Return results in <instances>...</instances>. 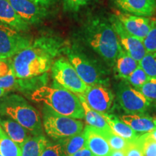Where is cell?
I'll use <instances>...</instances> for the list:
<instances>
[{
  "mask_svg": "<svg viewBox=\"0 0 156 156\" xmlns=\"http://www.w3.org/2000/svg\"><path fill=\"white\" fill-rule=\"evenodd\" d=\"M83 132L87 146L95 156H110L113 150L105 136L98 130L87 125Z\"/></svg>",
  "mask_w": 156,
  "mask_h": 156,
  "instance_id": "obj_15",
  "label": "cell"
},
{
  "mask_svg": "<svg viewBox=\"0 0 156 156\" xmlns=\"http://www.w3.org/2000/svg\"><path fill=\"white\" fill-rule=\"evenodd\" d=\"M147 53H156V20L151 21V28L143 40Z\"/></svg>",
  "mask_w": 156,
  "mask_h": 156,
  "instance_id": "obj_28",
  "label": "cell"
},
{
  "mask_svg": "<svg viewBox=\"0 0 156 156\" xmlns=\"http://www.w3.org/2000/svg\"><path fill=\"white\" fill-rule=\"evenodd\" d=\"M17 77L11 65L10 58L0 61V88L7 90L15 85Z\"/></svg>",
  "mask_w": 156,
  "mask_h": 156,
  "instance_id": "obj_24",
  "label": "cell"
},
{
  "mask_svg": "<svg viewBox=\"0 0 156 156\" xmlns=\"http://www.w3.org/2000/svg\"><path fill=\"white\" fill-rule=\"evenodd\" d=\"M117 99L122 108L128 114L144 113L151 104V101L137 89L125 83L119 85Z\"/></svg>",
  "mask_w": 156,
  "mask_h": 156,
  "instance_id": "obj_9",
  "label": "cell"
},
{
  "mask_svg": "<svg viewBox=\"0 0 156 156\" xmlns=\"http://www.w3.org/2000/svg\"><path fill=\"white\" fill-rule=\"evenodd\" d=\"M48 142L43 134L30 136L20 146L21 156H41Z\"/></svg>",
  "mask_w": 156,
  "mask_h": 156,
  "instance_id": "obj_22",
  "label": "cell"
},
{
  "mask_svg": "<svg viewBox=\"0 0 156 156\" xmlns=\"http://www.w3.org/2000/svg\"><path fill=\"white\" fill-rule=\"evenodd\" d=\"M83 36L87 44L109 63H114L122 46L109 19L94 16L85 22Z\"/></svg>",
  "mask_w": 156,
  "mask_h": 156,
  "instance_id": "obj_2",
  "label": "cell"
},
{
  "mask_svg": "<svg viewBox=\"0 0 156 156\" xmlns=\"http://www.w3.org/2000/svg\"><path fill=\"white\" fill-rule=\"evenodd\" d=\"M139 65L150 77H156V53L146 54Z\"/></svg>",
  "mask_w": 156,
  "mask_h": 156,
  "instance_id": "obj_26",
  "label": "cell"
},
{
  "mask_svg": "<svg viewBox=\"0 0 156 156\" xmlns=\"http://www.w3.org/2000/svg\"><path fill=\"white\" fill-rule=\"evenodd\" d=\"M106 139L108 141L109 145L112 147L113 151H124L126 146H127L129 141L119 136L118 134L111 132L108 135L106 136Z\"/></svg>",
  "mask_w": 156,
  "mask_h": 156,
  "instance_id": "obj_30",
  "label": "cell"
},
{
  "mask_svg": "<svg viewBox=\"0 0 156 156\" xmlns=\"http://www.w3.org/2000/svg\"><path fill=\"white\" fill-rule=\"evenodd\" d=\"M77 95L80 100L82 106L83 107L84 112H85V119L87 125L96 129L106 137V136L108 135L111 132H112V130L107 123L103 114L91 108L87 105L86 101L81 94H77Z\"/></svg>",
  "mask_w": 156,
  "mask_h": 156,
  "instance_id": "obj_17",
  "label": "cell"
},
{
  "mask_svg": "<svg viewBox=\"0 0 156 156\" xmlns=\"http://www.w3.org/2000/svg\"><path fill=\"white\" fill-rule=\"evenodd\" d=\"M0 156H3V155H2V154H1V153H0Z\"/></svg>",
  "mask_w": 156,
  "mask_h": 156,
  "instance_id": "obj_40",
  "label": "cell"
},
{
  "mask_svg": "<svg viewBox=\"0 0 156 156\" xmlns=\"http://www.w3.org/2000/svg\"><path fill=\"white\" fill-rule=\"evenodd\" d=\"M65 48L64 41L58 37L38 38L10 58L15 76L26 80L44 74L51 68L54 58Z\"/></svg>",
  "mask_w": 156,
  "mask_h": 156,
  "instance_id": "obj_1",
  "label": "cell"
},
{
  "mask_svg": "<svg viewBox=\"0 0 156 156\" xmlns=\"http://www.w3.org/2000/svg\"><path fill=\"white\" fill-rule=\"evenodd\" d=\"M42 122L46 133L58 140L83 131L84 124L80 121L58 114L46 106L43 108Z\"/></svg>",
  "mask_w": 156,
  "mask_h": 156,
  "instance_id": "obj_5",
  "label": "cell"
},
{
  "mask_svg": "<svg viewBox=\"0 0 156 156\" xmlns=\"http://www.w3.org/2000/svg\"><path fill=\"white\" fill-rule=\"evenodd\" d=\"M144 156H156V141L148 133L140 136Z\"/></svg>",
  "mask_w": 156,
  "mask_h": 156,
  "instance_id": "obj_29",
  "label": "cell"
},
{
  "mask_svg": "<svg viewBox=\"0 0 156 156\" xmlns=\"http://www.w3.org/2000/svg\"><path fill=\"white\" fill-rule=\"evenodd\" d=\"M123 122L139 134L149 133L156 128V118H151L137 114L123 115L120 117Z\"/></svg>",
  "mask_w": 156,
  "mask_h": 156,
  "instance_id": "obj_18",
  "label": "cell"
},
{
  "mask_svg": "<svg viewBox=\"0 0 156 156\" xmlns=\"http://www.w3.org/2000/svg\"><path fill=\"white\" fill-rule=\"evenodd\" d=\"M64 156H72L82 148L86 147V139L84 132H81L75 135L59 140Z\"/></svg>",
  "mask_w": 156,
  "mask_h": 156,
  "instance_id": "obj_23",
  "label": "cell"
},
{
  "mask_svg": "<svg viewBox=\"0 0 156 156\" xmlns=\"http://www.w3.org/2000/svg\"><path fill=\"white\" fill-rule=\"evenodd\" d=\"M81 95L91 108L101 114H106L114 98L112 90L103 84L90 85Z\"/></svg>",
  "mask_w": 156,
  "mask_h": 156,
  "instance_id": "obj_11",
  "label": "cell"
},
{
  "mask_svg": "<svg viewBox=\"0 0 156 156\" xmlns=\"http://www.w3.org/2000/svg\"><path fill=\"white\" fill-rule=\"evenodd\" d=\"M0 115L15 120L34 135L43 133V124L38 112L18 95H9L0 101Z\"/></svg>",
  "mask_w": 156,
  "mask_h": 156,
  "instance_id": "obj_4",
  "label": "cell"
},
{
  "mask_svg": "<svg viewBox=\"0 0 156 156\" xmlns=\"http://www.w3.org/2000/svg\"><path fill=\"white\" fill-rule=\"evenodd\" d=\"M123 152L124 156H144L140 136L134 141L129 142Z\"/></svg>",
  "mask_w": 156,
  "mask_h": 156,
  "instance_id": "obj_33",
  "label": "cell"
},
{
  "mask_svg": "<svg viewBox=\"0 0 156 156\" xmlns=\"http://www.w3.org/2000/svg\"><path fill=\"white\" fill-rule=\"evenodd\" d=\"M1 60H2V59H1V58H0V61H1Z\"/></svg>",
  "mask_w": 156,
  "mask_h": 156,
  "instance_id": "obj_41",
  "label": "cell"
},
{
  "mask_svg": "<svg viewBox=\"0 0 156 156\" xmlns=\"http://www.w3.org/2000/svg\"><path fill=\"white\" fill-rule=\"evenodd\" d=\"M103 115L110 128L112 129V132L127 141H134L140 136L137 132L134 131L129 126L123 122L122 120L119 119L114 115H109L108 114H103Z\"/></svg>",
  "mask_w": 156,
  "mask_h": 156,
  "instance_id": "obj_21",
  "label": "cell"
},
{
  "mask_svg": "<svg viewBox=\"0 0 156 156\" xmlns=\"http://www.w3.org/2000/svg\"><path fill=\"white\" fill-rule=\"evenodd\" d=\"M115 72L118 77L126 80L139 67V62L134 59L122 48L114 62Z\"/></svg>",
  "mask_w": 156,
  "mask_h": 156,
  "instance_id": "obj_20",
  "label": "cell"
},
{
  "mask_svg": "<svg viewBox=\"0 0 156 156\" xmlns=\"http://www.w3.org/2000/svg\"><path fill=\"white\" fill-rule=\"evenodd\" d=\"M72 156H95V155L92 153V151L89 149L88 147L86 146V147L82 148L81 150H80L79 151H77V153H75Z\"/></svg>",
  "mask_w": 156,
  "mask_h": 156,
  "instance_id": "obj_35",
  "label": "cell"
},
{
  "mask_svg": "<svg viewBox=\"0 0 156 156\" xmlns=\"http://www.w3.org/2000/svg\"><path fill=\"white\" fill-rule=\"evenodd\" d=\"M110 156H124V152L118 151H112Z\"/></svg>",
  "mask_w": 156,
  "mask_h": 156,
  "instance_id": "obj_37",
  "label": "cell"
},
{
  "mask_svg": "<svg viewBox=\"0 0 156 156\" xmlns=\"http://www.w3.org/2000/svg\"><path fill=\"white\" fill-rule=\"evenodd\" d=\"M123 12L136 16L151 17L156 13V0H114Z\"/></svg>",
  "mask_w": 156,
  "mask_h": 156,
  "instance_id": "obj_14",
  "label": "cell"
},
{
  "mask_svg": "<svg viewBox=\"0 0 156 156\" xmlns=\"http://www.w3.org/2000/svg\"><path fill=\"white\" fill-rule=\"evenodd\" d=\"M150 78L151 77L139 66L125 80L127 81L134 88L137 89L145 84Z\"/></svg>",
  "mask_w": 156,
  "mask_h": 156,
  "instance_id": "obj_27",
  "label": "cell"
},
{
  "mask_svg": "<svg viewBox=\"0 0 156 156\" xmlns=\"http://www.w3.org/2000/svg\"><path fill=\"white\" fill-rule=\"evenodd\" d=\"M109 20L113 25L122 48L139 62L147 54L143 41L129 34L114 15L110 17Z\"/></svg>",
  "mask_w": 156,
  "mask_h": 156,
  "instance_id": "obj_10",
  "label": "cell"
},
{
  "mask_svg": "<svg viewBox=\"0 0 156 156\" xmlns=\"http://www.w3.org/2000/svg\"><path fill=\"white\" fill-rule=\"evenodd\" d=\"M30 99L44 103L58 114L76 119L85 118V112L80 100L75 93L59 85H43L31 93Z\"/></svg>",
  "mask_w": 156,
  "mask_h": 156,
  "instance_id": "obj_3",
  "label": "cell"
},
{
  "mask_svg": "<svg viewBox=\"0 0 156 156\" xmlns=\"http://www.w3.org/2000/svg\"><path fill=\"white\" fill-rule=\"evenodd\" d=\"M137 90L149 101H156V77H151Z\"/></svg>",
  "mask_w": 156,
  "mask_h": 156,
  "instance_id": "obj_31",
  "label": "cell"
},
{
  "mask_svg": "<svg viewBox=\"0 0 156 156\" xmlns=\"http://www.w3.org/2000/svg\"><path fill=\"white\" fill-rule=\"evenodd\" d=\"M148 134H150V136H151L154 140H155V141H156V128L154 129L153 131L149 132Z\"/></svg>",
  "mask_w": 156,
  "mask_h": 156,
  "instance_id": "obj_38",
  "label": "cell"
},
{
  "mask_svg": "<svg viewBox=\"0 0 156 156\" xmlns=\"http://www.w3.org/2000/svg\"><path fill=\"white\" fill-rule=\"evenodd\" d=\"M31 41L16 29L0 23V58L9 59L20 51L27 47Z\"/></svg>",
  "mask_w": 156,
  "mask_h": 156,
  "instance_id": "obj_8",
  "label": "cell"
},
{
  "mask_svg": "<svg viewBox=\"0 0 156 156\" xmlns=\"http://www.w3.org/2000/svg\"><path fill=\"white\" fill-rule=\"evenodd\" d=\"M93 0H63V9L68 12H77Z\"/></svg>",
  "mask_w": 156,
  "mask_h": 156,
  "instance_id": "obj_32",
  "label": "cell"
},
{
  "mask_svg": "<svg viewBox=\"0 0 156 156\" xmlns=\"http://www.w3.org/2000/svg\"><path fill=\"white\" fill-rule=\"evenodd\" d=\"M31 1L34 2L38 5L44 6L46 7H48L49 6L53 5L56 0H31Z\"/></svg>",
  "mask_w": 156,
  "mask_h": 156,
  "instance_id": "obj_36",
  "label": "cell"
},
{
  "mask_svg": "<svg viewBox=\"0 0 156 156\" xmlns=\"http://www.w3.org/2000/svg\"><path fill=\"white\" fill-rule=\"evenodd\" d=\"M6 90L3 89V88H0V99H1L2 97H3V95H5V93L6 92Z\"/></svg>",
  "mask_w": 156,
  "mask_h": 156,
  "instance_id": "obj_39",
  "label": "cell"
},
{
  "mask_svg": "<svg viewBox=\"0 0 156 156\" xmlns=\"http://www.w3.org/2000/svg\"><path fill=\"white\" fill-rule=\"evenodd\" d=\"M0 23L9 25L20 32L28 30L30 27L17 14L9 0H0Z\"/></svg>",
  "mask_w": 156,
  "mask_h": 156,
  "instance_id": "obj_16",
  "label": "cell"
},
{
  "mask_svg": "<svg viewBox=\"0 0 156 156\" xmlns=\"http://www.w3.org/2000/svg\"><path fill=\"white\" fill-rule=\"evenodd\" d=\"M51 72L56 83L75 94H83L88 87L66 58L56 59L51 66Z\"/></svg>",
  "mask_w": 156,
  "mask_h": 156,
  "instance_id": "obj_6",
  "label": "cell"
},
{
  "mask_svg": "<svg viewBox=\"0 0 156 156\" xmlns=\"http://www.w3.org/2000/svg\"><path fill=\"white\" fill-rule=\"evenodd\" d=\"M114 15L129 34L143 41L151 28L152 20L149 17L136 16L123 12H116Z\"/></svg>",
  "mask_w": 156,
  "mask_h": 156,
  "instance_id": "obj_13",
  "label": "cell"
},
{
  "mask_svg": "<svg viewBox=\"0 0 156 156\" xmlns=\"http://www.w3.org/2000/svg\"><path fill=\"white\" fill-rule=\"evenodd\" d=\"M64 52L78 75L88 86L104 84L105 82L102 79V75L99 70L83 54L75 48L69 47H66Z\"/></svg>",
  "mask_w": 156,
  "mask_h": 156,
  "instance_id": "obj_7",
  "label": "cell"
},
{
  "mask_svg": "<svg viewBox=\"0 0 156 156\" xmlns=\"http://www.w3.org/2000/svg\"><path fill=\"white\" fill-rule=\"evenodd\" d=\"M41 156H64L59 142H48Z\"/></svg>",
  "mask_w": 156,
  "mask_h": 156,
  "instance_id": "obj_34",
  "label": "cell"
},
{
  "mask_svg": "<svg viewBox=\"0 0 156 156\" xmlns=\"http://www.w3.org/2000/svg\"><path fill=\"white\" fill-rule=\"evenodd\" d=\"M17 14L30 25L40 24L48 15V7L31 0H9Z\"/></svg>",
  "mask_w": 156,
  "mask_h": 156,
  "instance_id": "obj_12",
  "label": "cell"
},
{
  "mask_svg": "<svg viewBox=\"0 0 156 156\" xmlns=\"http://www.w3.org/2000/svg\"><path fill=\"white\" fill-rule=\"evenodd\" d=\"M0 126L9 137L20 147L30 136L28 130L10 118L0 117Z\"/></svg>",
  "mask_w": 156,
  "mask_h": 156,
  "instance_id": "obj_19",
  "label": "cell"
},
{
  "mask_svg": "<svg viewBox=\"0 0 156 156\" xmlns=\"http://www.w3.org/2000/svg\"><path fill=\"white\" fill-rule=\"evenodd\" d=\"M0 153L3 156H21V149L0 126Z\"/></svg>",
  "mask_w": 156,
  "mask_h": 156,
  "instance_id": "obj_25",
  "label": "cell"
}]
</instances>
